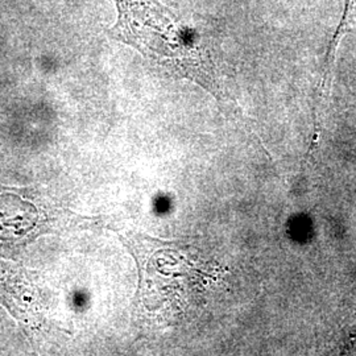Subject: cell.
<instances>
[{"label": "cell", "instance_id": "obj_1", "mask_svg": "<svg viewBox=\"0 0 356 356\" xmlns=\"http://www.w3.org/2000/svg\"><path fill=\"white\" fill-rule=\"evenodd\" d=\"M116 23L107 35L127 44L169 76L195 82L219 102L229 92L216 67L210 42L159 0H114Z\"/></svg>", "mask_w": 356, "mask_h": 356}, {"label": "cell", "instance_id": "obj_2", "mask_svg": "<svg viewBox=\"0 0 356 356\" xmlns=\"http://www.w3.org/2000/svg\"><path fill=\"white\" fill-rule=\"evenodd\" d=\"M356 23V0H344L343 13L339 22V26H337L335 33L331 38L330 45L326 51V60H325V70H323V78H330L332 66L335 61L337 51L339 48L341 41L344 36L351 32Z\"/></svg>", "mask_w": 356, "mask_h": 356}]
</instances>
